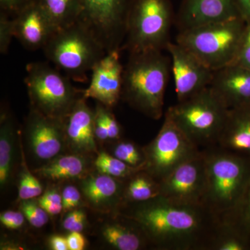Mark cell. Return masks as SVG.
I'll return each instance as SVG.
<instances>
[{
  "label": "cell",
  "mask_w": 250,
  "mask_h": 250,
  "mask_svg": "<svg viewBox=\"0 0 250 250\" xmlns=\"http://www.w3.org/2000/svg\"><path fill=\"white\" fill-rule=\"evenodd\" d=\"M134 205L125 216L134 220L149 244L159 250H210L223 226L202 205H178L161 196Z\"/></svg>",
  "instance_id": "cell-1"
},
{
  "label": "cell",
  "mask_w": 250,
  "mask_h": 250,
  "mask_svg": "<svg viewBox=\"0 0 250 250\" xmlns=\"http://www.w3.org/2000/svg\"><path fill=\"white\" fill-rule=\"evenodd\" d=\"M42 192V185L30 171L23 160V170L18 188V195L22 200H31L39 196Z\"/></svg>",
  "instance_id": "cell-30"
},
{
  "label": "cell",
  "mask_w": 250,
  "mask_h": 250,
  "mask_svg": "<svg viewBox=\"0 0 250 250\" xmlns=\"http://www.w3.org/2000/svg\"><path fill=\"white\" fill-rule=\"evenodd\" d=\"M11 16L14 37L29 50L43 49L59 30L36 0Z\"/></svg>",
  "instance_id": "cell-14"
},
{
  "label": "cell",
  "mask_w": 250,
  "mask_h": 250,
  "mask_svg": "<svg viewBox=\"0 0 250 250\" xmlns=\"http://www.w3.org/2000/svg\"><path fill=\"white\" fill-rule=\"evenodd\" d=\"M95 164L101 173L107 174L115 178L128 179L135 172L142 170L131 167L116 156L109 155L106 152L99 154Z\"/></svg>",
  "instance_id": "cell-27"
},
{
  "label": "cell",
  "mask_w": 250,
  "mask_h": 250,
  "mask_svg": "<svg viewBox=\"0 0 250 250\" xmlns=\"http://www.w3.org/2000/svg\"><path fill=\"white\" fill-rule=\"evenodd\" d=\"M205 182V160L202 150L160 182V196L178 205L203 206Z\"/></svg>",
  "instance_id": "cell-11"
},
{
  "label": "cell",
  "mask_w": 250,
  "mask_h": 250,
  "mask_svg": "<svg viewBox=\"0 0 250 250\" xmlns=\"http://www.w3.org/2000/svg\"><path fill=\"white\" fill-rule=\"evenodd\" d=\"M120 50L107 52L92 69L88 88L83 90L85 99L93 98L108 108L116 106L122 97L124 67Z\"/></svg>",
  "instance_id": "cell-13"
},
{
  "label": "cell",
  "mask_w": 250,
  "mask_h": 250,
  "mask_svg": "<svg viewBox=\"0 0 250 250\" xmlns=\"http://www.w3.org/2000/svg\"><path fill=\"white\" fill-rule=\"evenodd\" d=\"M134 0H80L77 22L84 26L106 52L121 50Z\"/></svg>",
  "instance_id": "cell-9"
},
{
  "label": "cell",
  "mask_w": 250,
  "mask_h": 250,
  "mask_svg": "<svg viewBox=\"0 0 250 250\" xmlns=\"http://www.w3.org/2000/svg\"><path fill=\"white\" fill-rule=\"evenodd\" d=\"M170 54L177 101L182 102L209 87L213 72L177 42L166 47Z\"/></svg>",
  "instance_id": "cell-12"
},
{
  "label": "cell",
  "mask_w": 250,
  "mask_h": 250,
  "mask_svg": "<svg viewBox=\"0 0 250 250\" xmlns=\"http://www.w3.org/2000/svg\"><path fill=\"white\" fill-rule=\"evenodd\" d=\"M241 17L246 22H250V0H234Z\"/></svg>",
  "instance_id": "cell-42"
},
{
  "label": "cell",
  "mask_w": 250,
  "mask_h": 250,
  "mask_svg": "<svg viewBox=\"0 0 250 250\" xmlns=\"http://www.w3.org/2000/svg\"><path fill=\"white\" fill-rule=\"evenodd\" d=\"M113 154L120 160L135 168L143 170L146 164V156L143 148L141 150L132 142L123 141L118 143L115 147Z\"/></svg>",
  "instance_id": "cell-29"
},
{
  "label": "cell",
  "mask_w": 250,
  "mask_h": 250,
  "mask_svg": "<svg viewBox=\"0 0 250 250\" xmlns=\"http://www.w3.org/2000/svg\"><path fill=\"white\" fill-rule=\"evenodd\" d=\"M120 186L115 177L103 174L87 179L83 184L85 196L95 205H100L116 197Z\"/></svg>",
  "instance_id": "cell-25"
},
{
  "label": "cell",
  "mask_w": 250,
  "mask_h": 250,
  "mask_svg": "<svg viewBox=\"0 0 250 250\" xmlns=\"http://www.w3.org/2000/svg\"><path fill=\"white\" fill-rule=\"evenodd\" d=\"M14 37V21L13 16L1 11L0 14V52L7 53L10 44Z\"/></svg>",
  "instance_id": "cell-32"
},
{
  "label": "cell",
  "mask_w": 250,
  "mask_h": 250,
  "mask_svg": "<svg viewBox=\"0 0 250 250\" xmlns=\"http://www.w3.org/2000/svg\"><path fill=\"white\" fill-rule=\"evenodd\" d=\"M35 0H0L1 11L14 15Z\"/></svg>",
  "instance_id": "cell-39"
},
{
  "label": "cell",
  "mask_w": 250,
  "mask_h": 250,
  "mask_svg": "<svg viewBox=\"0 0 250 250\" xmlns=\"http://www.w3.org/2000/svg\"><path fill=\"white\" fill-rule=\"evenodd\" d=\"M173 11L169 0H134L121 49L129 54L162 51L170 42Z\"/></svg>",
  "instance_id": "cell-8"
},
{
  "label": "cell",
  "mask_w": 250,
  "mask_h": 250,
  "mask_svg": "<svg viewBox=\"0 0 250 250\" xmlns=\"http://www.w3.org/2000/svg\"><path fill=\"white\" fill-rule=\"evenodd\" d=\"M67 246L70 250H82L85 246L84 236L79 231H71L67 236Z\"/></svg>",
  "instance_id": "cell-40"
},
{
  "label": "cell",
  "mask_w": 250,
  "mask_h": 250,
  "mask_svg": "<svg viewBox=\"0 0 250 250\" xmlns=\"http://www.w3.org/2000/svg\"><path fill=\"white\" fill-rule=\"evenodd\" d=\"M46 57L70 80L85 82L87 74L107 53L80 22L61 28L43 47Z\"/></svg>",
  "instance_id": "cell-5"
},
{
  "label": "cell",
  "mask_w": 250,
  "mask_h": 250,
  "mask_svg": "<svg viewBox=\"0 0 250 250\" xmlns=\"http://www.w3.org/2000/svg\"><path fill=\"white\" fill-rule=\"evenodd\" d=\"M39 204L41 206L47 204H62V195H61L57 190H49L40 197Z\"/></svg>",
  "instance_id": "cell-41"
},
{
  "label": "cell",
  "mask_w": 250,
  "mask_h": 250,
  "mask_svg": "<svg viewBox=\"0 0 250 250\" xmlns=\"http://www.w3.org/2000/svg\"><path fill=\"white\" fill-rule=\"evenodd\" d=\"M210 250H250V241L223 225Z\"/></svg>",
  "instance_id": "cell-28"
},
{
  "label": "cell",
  "mask_w": 250,
  "mask_h": 250,
  "mask_svg": "<svg viewBox=\"0 0 250 250\" xmlns=\"http://www.w3.org/2000/svg\"><path fill=\"white\" fill-rule=\"evenodd\" d=\"M64 133L77 152L88 153L96 150L95 112L82 97L63 120Z\"/></svg>",
  "instance_id": "cell-18"
},
{
  "label": "cell",
  "mask_w": 250,
  "mask_h": 250,
  "mask_svg": "<svg viewBox=\"0 0 250 250\" xmlns=\"http://www.w3.org/2000/svg\"><path fill=\"white\" fill-rule=\"evenodd\" d=\"M24 83L32 108L53 119L63 121L81 98L83 90L72 85L70 79L58 69L42 62L28 64Z\"/></svg>",
  "instance_id": "cell-7"
},
{
  "label": "cell",
  "mask_w": 250,
  "mask_h": 250,
  "mask_svg": "<svg viewBox=\"0 0 250 250\" xmlns=\"http://www.w3.org/2000/svg\"><path fill=\"white\" fill-rule=\"evenodd\" d=\"M246 22L236 18L179 31L176 42L213 70L232 63Z\"/></svg>",
  "instance_id": "cell-4"
},
{
  "label": "cell",
  "mask_w": 250,
  "mask_h": 250,
  "mask_svg": "<svg viewBox=\"0 0 250 250\" xmlns=\"http://www.w3.org/2000/svg\"><path fill=\"white\" fill-rule=\"evenodd\" d=\"M169 62L161 51H145L130 54L124 68L122 97L152 119H160L164 113Z\"/></svg>",
  "instance_id": "cell-3"
},
{
  "label": "cell",
  "mask_w": 250,
  "mask_h": 250,
  "mask_svg": "<svg viewBox=\"0 0 250 250\" xmlns=\"http://www.w3.org/2000/svg\"><path fill=\"white\" fill-rule=\"evenodd\" d=\"M213 146L250 157V105L229 110L225 126Z\"/></svg>",
  "instance_id": "cell-19"
},
{
  "label": "cell",
  "mask_w": 250,
  "mask_h": 250,
  "mask_svg": "<svg viewBox=\"0 0 250 250\" xmlns=\"http://www.w3.org/2000/svg\"><path fill=\"white\" fill-rule=\"evenodd\" d=\"M231 64L250 69V22H246L236 58Z\"/></svg>",
  "instance_id": "cell-33"
},
{
  "label": "cell",
  "mask_w": 250,
  "mask_h": 250,
  "mask_svg": "<svg viewBox=\"0 0 250 250\" xmlns=\"http://www.w3.org/2000/svg\"><path fill=\"white\" fill-rule=\"evenodd\" d=\"M28 137L33 152L41 160L58 155L63 140V121L53 119L32 108L27 121Z\"/></svg>",
  "instance_id": "cell-17"
},
{
  "label": "cell",
  "mask_w": 250,
  "mask_h": 250,
  "mask_svg": "<svg viewBox=\"0 0 250 250\" xmlns=\"http://www.w3.org/2000/svg\"><path fill=\"white\" fill-rule=\"evenodd\" d=\"M58 29L77 22L80 0H36Z\"/></svg>",
  "instance_id": "cell-23"
},
{
  "label": "cell",
  "mask_w": 250,
  "mask_h": 250,
  "mask_svg": "<svg viewBox=\"0 0 250 250\" xmlns=\"http://www.w3.org/2000/svg\"><path fill=\"white\" fill-rule=\"evenodd\" d=\"M14 126L8 115H3L0 131V184L4 187L9 182L13 166Z\"/></svg>",
  "instance_id": "cell-24"
},
{
  "label": "cell",
  "mask_w": 250,
  "mask_h": 250,
  "mask_svg": "<svg viewBox=\"0 0 250 250\" xmlns=\"http://www.w3.org/2000/svg\"><path fill=\"white\" fill-rule=\"evenodd\" d=\"M21 208L26 219L34 228H42L48 223V213L39 203L30 200H23Z\"/></svg>",
  "instance_id": "cell-31"
},
{
  "label": "cell",
  "mask_w": 250,
  "mask_h": 250,
  "mask_svg": "<svg viewBox=\"0 0 250 250\" xmlns=\"http://www.w3.org/2000/svg\"><path fill=\"white\" fill-rule=\"evenodd\" d=\"M228 113V108L209 87L187 100L177 102L166 112L200 149L215 146Z\"/></svg>",
  "instance_id": "cell-6"
},
{
  "label": "cell",
  "mask_w": 250,
  "mask_h": 250,
  "mask_svg": "<svg viewBox=\"0 0 250 250\" xmlns=\"http://www.w3.org/2000/svg\"><path fill=\"white\" fill-rule=\"evenodd\" d=\"M51 248L54 250H68V246H67V238H64L62 236H53L51 238L50 241Z\"/></svg>",
  "instance_id": "cell-43"
},
{
  "label": "cell",
  "mask_w": 250,
  "mask_h": 250,
  "mask_svg": "<svg viewBox=\"0 0 250 250\" xmlns=\"http://www.w3.org/2000/svg\"><path fill=\"white\" fill-rule=\"evenodd\" d=\"M100 105L102 112H103L104 118L105 123H106V126H107L108 138H109V139L113 140L120 139L121 129L119 123L116 121L115 116L108 110L109 108L104 106L101 103H100Z\"/></svg>",
  "instance_id": "cell-37"
},
{
  "label": "cell",
  "mask_w": 250,
  "mask_h": 250,
  "mask_svg": "<svg viewBox=\"0 0 250 250\" xmlns=\"http://www.w3.org/2000/svg\"><path fill=\"white\" fill-rule=\"evenodd\" d=\"M127 179L123 195L129 204L146 202L160 196V182L146 170L137 171Z\"/></svg>",
  "instance_id": "cell-21"
},
{
  "label": "cell",
  "mask_w": 250,
  "mask_h": 250,
  "mask_svg": "<svg viewBox=\"0 0 250 250\" xmlns=\"http://www.w3.org/2000/svg\"><path fill=\"white\" fill-rule=\"evenodd\" d=\"M85 215L82 210H75L70 212L64 219L62 226L65 229L70 231L82 232L84 228Z\"/></svg>",
  "instance_id": "cell-34"
},
{
  "label": "cell",
  "mask_w": 250,
  "mask_h": 250,
  "mask_svg": "<svg viewBox=\"0 0 250 250\" xmlns=\"http://www.w3.org/2000/svg\"><path fill=\"white\" fill-rule=\"evenodd\" d=\"M24 217L22 212L6 210L0 215V221L6 228L17 229L24 224Z\"/></svg>",
  "instance_id": "cell-36"
},
{
  "label": "cell",
  "mask_w": 250,
  "mask_h": 250,
  "mask_svg": "<svg viewBox=\"0 0 250 250\" xmlns=\"http://www.w3.org/2000/svg\"><path fill=\"white\" fill-rule=\"evenodd\" d=\"M229 110L250 105V69L230 64L213 72L209 85Z\"/></svg>",
  "instance_id": "cell-15"
},
{
  "label": "cell",
  "mask_w": 250,
  "mask_h": 250,
  "mask_svg": "<svg viewBox=\"0 0 250 250\" xmlns=\"http://www.w3.org/2000/svg\"><path fill=\"white\" fill-rule=\"evenodd\" d=\"M241 18L234 0H183L177 16L179 31Z\"/></svg>",
  "instance_id": "cell-16"
},
{
  "label": "cell",
  "mask_w": 250,
  "mask_h": 250,
  "mask_svg": "<svg viewBox=\"0 0 250 250\" xmlns=\"http://www.w3.org/2000/svg\"><path fill=\"white\" fill-rule=\"evenodd\" d=\"M143 151L146 164L143 170L160 182L178 166L199 155L202 149L166 113L160 131Z\"/></svg>",
  "instance_id": "cell-10"
},
{
  "label": "cell",
  "mask_w": 250,
  "mask_h": 250,
  "mask_svg": "<svg viewBox=\"0 0 250 250\" xmlns=\"http://www.w3.org/2000/svg\"><path fill=\"white\" fill-rule=\"evenodd\" d=\"M41 207H42L48 214L52 215H58L62 210V204H47Z\"/></svg>",
  "instance_id": "cell-44"
},
{
  "label": "cell",
  "mask_w": 250,
  "mask_h": 250,
  "mask_svg": "<svg viewBox=\"0 0 250 250\" xmlns=\"http://www.w3.org/2000/svg\"><path fill=\"white\" fill-rule=\"evenodd\" d=\"M85 161L77 155L60 156L35 171L36 173L52 180L76 178L84 172Z\"/></svg>",
  "instance_id": "cell-22"
},
{
  "label": "cell",
  "mask_w": 250,
  "mask_h": 250,
  "mask_svg": "<svg viewBox=\"0 0 250 250\" xmlns=\"http://www.w3.org/2000/svg\"><path fill=\"white\" fill-rule=\"evenodd\" d=\"M222 224L250 241V180L239 202Z\"/></svg>",
  "instance_id": "cell-26"
},
{
  "label": "cell",
  "mask_w": 250,
  "mask_h": 250,
  "mask_svg": "<svg viewBox=\"0 0 250 250\" xmlns=\"http://www.w3.org/2000/svg\"><path fill=\"white\" fill-rule=\"evenodd\" d=\"M62 210L67 211L72 210L80 205V192L73 186H67L62 192Z\"/></svg>",
  "instance_id": "cell-35"
},
{
  "label": "cell",
  "mask_w": 250,
  "mask_h": 250,
  "mask_svg": "<svg viewBox=\"0 0 250 250\" xmlns=\"http://www.w3.org/2000/svg\"><path fill=\"white\" fill-rule=\"evenodd\" d=\"M95 137L100 141H105L109 139L107 126L105 123L100 103L98 104L95 111Z\"/></svg>",
  "instance_id": "cell-38"
},
{
  "label": "cell",
  "mask_w": 250,
  "mask_h": 250,
  "mask_svg": "<svg viewBox=\"0 0 250 250\" xmlns=\"http://www.w3.org/2000/svg\"><path fill=\"white\" fill-rule=\"evenodd\" d=\"M103 236L117 250H139L149 244L142 229L133 220L131 224L114 223L106 226Z\"/></svg>",
  "instance_id": "cell-20"
},
{
  "label": "cell",
  "mask_w": 250,
  "mask_h": 250,
  "mask_svg": "<svg viewBox=\"0 0 250 250\" xmlns=\"http://www.w3.org/2000/svg\"><path fill=\"white\" fill-rule=\"evenodd\" d=\"M205 160L202 205L223 222L234 208L250 180V157L212 146L202 149Z\"/></svg>",
  "instance_id": "cell-2"
}]
</instances>
